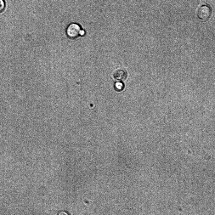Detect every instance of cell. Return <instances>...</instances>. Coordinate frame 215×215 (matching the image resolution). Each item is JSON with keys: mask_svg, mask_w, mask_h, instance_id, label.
Listing matches in <instances>:
<instances>
[{"mask_svg": "<svg viewBox=\"0 0 215 215\" xmlns=\"http://www.w3.org/2000/svg\"><path fill=\"white\" fill-rule=\"evenodd\" d=\"M65 33L67 37L72 40L84 34V31L81 29L80 25L75 22L71 23L68 25L66 29Z\"/></svg>", "mask_w": 215, "mask_h": 215, "instance_id": "cell-1", "label": "cell"}, {"mask_svg": "<svg viewBox=\"0 0 215 215\" xmlns=\"http://www.w3.org/2000/svg\"><path fill=\"white\" fill-rule=\"evenodd\" d=\"M211 14L210 8L206 5H203L200 7L197 12L198 17L201 20L206 21L210 17Z\"/></svg>", "mask_w": 215, "mask_h": 215, "instance_id": "cell-2", "label": "cell"}, {"mask_svg": "<svg viewBox=\"0 0 215 215\" xmlns=\"http://www.w3.org/2000/svg\"><path fill=\"white\" fill-rule=\"evenodd\" d=\"M127 74L126 71L122 68H118L114 71L113 73L114 78L118 81L125 80L127 77Z\"/></svg>", "mask_w": 215, "mask_h": 215, "instance_id": "cell-3", "label": "cell"}, {"mask_svg": "<svg viewBox=\"0 0 215 215\" xmlns=\"http://www.w3.org/2000/svg\"><path fill=\"white\" fill-rule=\"evenodd\" d=\"M5 8V3L4 0H0V13L3 12Z\"/></svg>", "mask_w": 215, "mask_h": 215, "instance_id": "cell-4", "label": "cell"}, {"mask_svg": "<svg viewBox=\"0 0 215 215\" xmlns=\"http://www.w3.org/2000/svg\"><path fill=\"white\" fill-rule=\"evenodd\" d=\"M115 88L117 90L120 91L123 88V85L122 83L121 82H118L116 83L115 84Z\"/></svg>", "mask_w": 215, "mask_h": 215, "instance_id": "cell-5", "label": "cell"}]
</instances>
